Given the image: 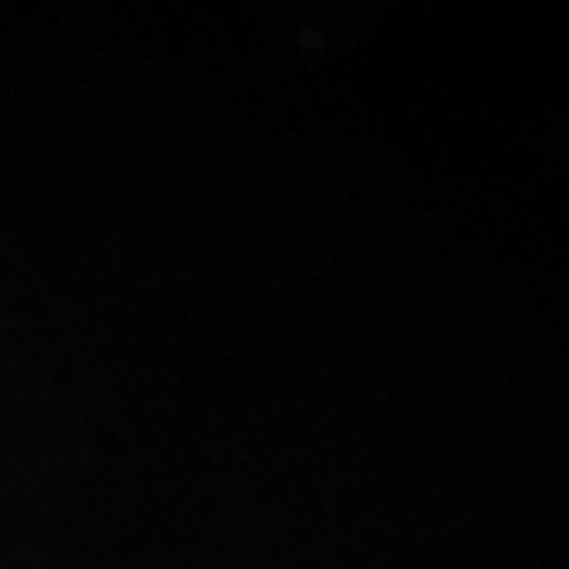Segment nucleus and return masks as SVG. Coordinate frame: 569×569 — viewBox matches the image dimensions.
I'll list each match as a JSON object with an SVG mask.
<instances>
[]
</instances>
